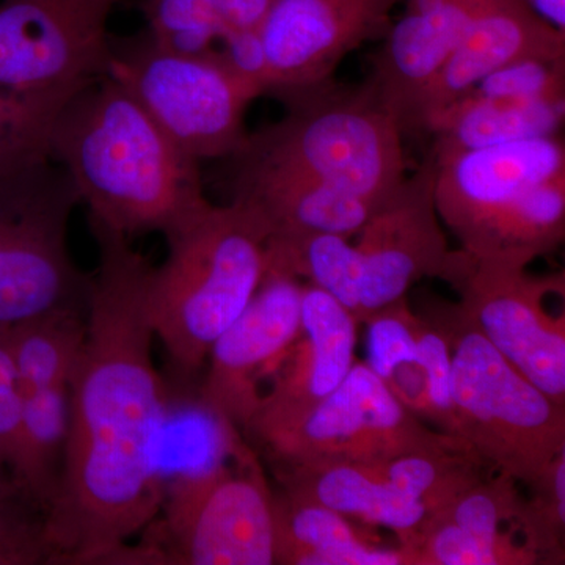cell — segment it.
I'll use <instances>...</instances> for the list:
<instances>
[{"instance_id": "cell-1", "label": "cell", "mask_w": 565, "mask_h": 565, "mask_svg": "<svg viewBox=\"0 0 565 565\" xmlns=\"http://www.w3.org/2000/svg\"><path fill=\"white\" fill-rule=\"evenodd\" d=\"M98 247L84 345L70 384L57 489L44 514L47 564H117L161 511L167 393L145 308L151 264L88 217Z\"/></svg>"}, {"instance_id": "cell-2", "label": "cell", "mask_w": 565, "mask_h": 565, "mask_svg": "<svg viewBox=\"0 0 565 565\" xmlns=\"http://www.w3.org/2000/svg\"><path fill=\"white\" fill-rule=\"evenodd\" d=\"M50 159L70 174L88 217L129 239L148 233L167 237L212 204L200 162L109 76L58 111Z\"/></svg>"}, {"instance_id": "cell-3", "label": "cell", "mask_w": 565, "mask_h": 565, "mask_svg": "<svg viewBox=\"0 0 565 565\" xmlns=\"http://www.w3.org/2000/svg\"><path fill=\"white\" fill-rule=\"evenodd\" d=\"M269 237L262 212L239 199L211 204L166 237L169 255L151 267L145 308L178 373H199L250 303L266 274Z\"/></svg>"}, {"instance_id": "cell-4", "label": "cell", "mask_w": 565, "mask_h": 565, "mask_svg": "<svg viewBox=\"0 0 565 565\" xmlns=\"http://www.w3.org/2000/svg\"><path fill=\"white\" fill-rule=\"evenodd\" d=\"M278 99L286 115L248 132L232 156L234 185L275 178H307L384 203L407 174L403 129L370 81H332Z\"/></svg>"}, {"instance_id": "cell-5", "label": "cell", "mask_w": 565, "mask_h": 565, "mask_svg": "<svg viewBox=\"0 0 565 565\" xmlns=\"http://www.w3.org/2000/svg\"><path fill=\"white\" fill-rule=\"evenodd\" d=\"M437 323L451 348L459 437L487 467L534 486L565 451V407L509 363L459 305Z\"/></svg>"}, {"instance_id": "cell-6", "label": "cell", "mask_w": 565, "mask_h": 565, "mask_svg": "<svg viewBox=\"0 0 565 565\" xmlns=\"http://www.w3.org/2000/svg\"><path fill=\"white\" fill-rule=\"evenodd\" d=\"M81 204L66 170L47 161L0 177V330L63 311H87L92 275L70 250Z\"/></svg>"}, {"instance_id": "cell-7", "label": "cell", "mask_w": 565, "mask_h": 565, "mask_svg": "<svg viewBox=\"0 0 565 565\" xmlns=\"http://www.w3.org/2000/svg\"><path fill=\"white\" fill-rule=\"evenodd\" d=\"M152 522L158 537L148 548L158 564H275L274 492L245 441L228 459L166 484Z\"/></svg>"}, {"instance_id": "cell-8", "label": "cell", "mask_w": 565, "mask_h": 565, "mask_svg": "<svg viewBox=\"0 0 565 565\" xmlns=\"http://www.w3.org/2000/svg\"><path fill=\"white\" fill-rule=\"evenodd\" d=\"M195 161L232 158L248 132L245 111L259 93L226 66L218 51L163 50L148 32L110 35L107 74Z\"/></svg>"}, {"instance_id": "cell-9", "label": "cell", "mask_w": 565, "mask_h": 565, "mask_svg": "<svg viewBox=\"0 0 565 565\" xmlns=\"http://www.w3.org/2000/svg\"><path fill=\"white\" fill-rule=\"evenodd\" d=\"M252 438L274 467L374 463L412 452L471 448L407 411L364 362L353 363L341 385L307 414Z\"/></svg>"}, {"instance_id": "cell-10", "label": "cell", "mask_w": 565, "mask_h": 565, "mask_svg": "<svg viewBox=\"0 0 565 565\" xmlns=\"http://www.w3.org/2000/svg\"><path fill=\"white\" fill-rule=\"evenodd\" d=\"M117 0H2L0 95L57 117L107 74Z\"/></svg>"}, {"instance_id": "cell-11", "label": "cell", "mask_w": 565, "mask_h": 565, "mask_svg": "<svg viewBox=\"0 0 565 565\" xmlns=\"http://www.w3.org/2000/svg\"><path fill=\"white\" fill-rule=\"evenodd\" d=\"M523 264L476 258L457 250L446 281L460 294L459 307L509 363L565 407V313L545 307L564 294V275L533 277Z\"/></svg>"}, {"instance_id": "cell-12", "label": "cell", "mask_w": 565, "mask_h": 565, "mask_svg": "<svg viewBox=\"0 0 565 565\" xmlns=\"http://www.w3.org/2000/svg\"><path fill=\"white\" fill-rule=\"evenodd\" d=\"M302 281L266 269L243 313L212 345L200 404L244 433L300 333Z\"/></svg>"}, {"instance_id": "cell-13", "label": "cell", "mask_w": 565, "mask_h": 565, "mask_svg": "<svg viewBox=\"0 0 565 565\" xmlns=\"http://www.w3.org/2000/svg\"><path fill=\"white\" fill-rule=\"evenodd\" d=\"M435 161L429 154L356 234L363 270L362 323L407 296L424 277H448L449 247L435 206Z\"/></svg>"}, {"instance_id": "cell-14", "label": "cell", "mask_w": 565, "mask_h": 565, "mask_svg": "<svg viewBox=\"0 0 565 565\" xmlns=\"http://www.w3.org/2000/svg\"><path fill=\"white\" fill-rule=\"evenodd\" d=\"M404 0H277L264 21L266 95L275 98L332 81L367 41L384 40Z\"/></svg>"}, {"instance_id": "cell-15", "label": "cell", "mask_w": 565, "mask_h": 565, "mask_svg": "<svg viewBox=\"0 0 565 565\" xmlns=\"http://www.w3.org/2000/svg\"><path fill=\"white\" fill-rule=\"evenodd\" d=\"M434 161L438 215L462 250L476 255L516 199L539 182L565 173V147L559 136L537 137L434 156Z\"/></svg>"}, {"instance_id": "cell-16", "label": "cell", "mask_w": 565, "mask_h": 565, "mask_svg": "<svg viewBox=\"0 0 565 565\" xmlns=\"http://www.w3.org/2000/svg\"><path fill=\"white\" fill-rule=\"evenodd\" d=\"M356 323L330 294L303 285L299 337L245 427L248 437L300 418L341 385L355 363Z\"/></svg>"}, {"instance_id": "cell-17", "label": "cell", "mask_w": 565, "mask_h": 565, "mask_svg": "<svg viewBox=\"0 0 565 565\" xmlns=\"http://www.w3.org/2000/svg\"><path fill=\"white\" fill-rule=\"evenodd\" d=\"M525 57L565 58V32L542 20L523 0H478L463 39L416 107L412 131L427 125L476 84Z\"/></svg>"}, {"instance_id": "cell-18", "label": "cell", "mask_w": 565, "mask_h": 565, "mask_svg": "<svg viewBox=\"0 0 565 565\" xmlns=\"http://www.w3.org/2000/svg\"><path fill=\"white\" fill-rule=\"evenodd\" d=\"M478 0H404L374 57L370 82L403 132L412 131L416 107L473 20Z\"/></svg>"}, {"instance_id": "cell-19", "label": "cell", "mask_w": 565, "mask_h": 565, "mask_svg": "<svg viewBox=\"0 0 565 565\" xmlns=\"http://www.w3.org/2000/svg\"><path fill=\"white\" fill-rule=\"evenodd\" d=\"M282 492L327 505L351 520L384 526L404 550L414 545L427 520L426 505L397 489L377 462L275 467Z\"/></svg>"}, {"instance_id": "cell-20", "label": "cell", "mask_w": 565, "mask_h": 565, "mask_svg": "<svg viewBox=\"0 0 565 565\" xmlns=\"http://www.w3.org/2000/svg\"><path fill=\"white\" fill-rule=\"evenodd\" d=\"M275 564L415 565L403 546H385L327 505L274 492Z\"/></svg>"}, {"instance_id": "cell-21", "label": "cell", "mask_w": 565, "mask_h": 565, "mask_svg": "<svg viewBox=\"0 0 565 565\" xmlns=\"http://www.w3.org/2000/svg\"><path fill=\"white\" fill-rule=\"evenodd\" d=\"M233 199L262 212L274 234L329 233L356 236L375 211V203L344 189L307 178H275L234 185Z\"/></svg>"}, {"instance_id": "cell-22", "label": "cell", "mask_w": 565, "mask_h": 565, "mask_svg": "<svg viewBox=\"0 0 565 565\" xmlns=\"http://www.w3.org/2000/svg\"><path fill=\"white\" fill-rule=\"evenodd\" d=\"M565 102H504L463 96L427 125L435 158L516 140L559 136Z\"/></svg>"}, {"instance_id": "cell-23", "label": "cell", "mask_w": 565, "mask_h": 565, "mask_svg": "<svg viewBox=\"0 0 565 565\" xmlns=\"http://www.w3.org/2000/svg\"><path fill=\"white\" fill-rule=\"evenodd\" d=\"M267 269L307 280L333 297L360 323L363 270L348 237L329 233L274 234L267 241Z\"/></svg>"}, {"instance_id": "cell-24", "label": "cell", "mask_w": 565, "mask_h": 565, "mask_svg": "<svg viewBox=\"0 0 565 565\" xmlns=\"http://www.w3.org/2000/svg\"><path fill=\"white\" fill-rule=\"evenodd\" d=\"M565 173L539 182L516 199L487 234L476 258L527 266L564 243Z\"/></svg>"}, {"instance_id": "cell-25", "label": "cell", "mask_w": 565, "mask_h": 565, "mask_svg": "<svg viewBox=\"0 0 565 565\" xmlns=\"http://www.w3.org/2000/svg\"><path fill=\"white\" fill-rule=\"evenodd\" d=\"M367 326V366L407 411L427 423V375L418 341L416 315L407 299L371 316Z\"/></svg>"}, {"instance_id": "cell-26", "label": "cell", "mask_w": 565, "mask_h": 565, "mask_svg": "<svg viewBox=\"0 0 565 565\" xmlns=\"http://www.w3.org/2000/svg\"><path fill=\"white\" fill-rule=\"evenodd\" d=\"M415 565H534L539 557L514 534L479 535L444 519H429L407 550Z\"/></svg>"}, {"instance_id": "cell-27", "label": "cell", "mask_w": 565, "mask_h": 565, "mask_svg": "<svg viewBox=\"0 0 565 565\" xmlns=\"http://www.w3.org/2000/svg\"><path fill=\"white\" fill-rule=\"evenodd\" d=\"M136 7L154 43L178 54H215L232 32L211 0H137Z\"/></svg>"}, {"instance_id": "cell-28", "label": "cell", "mask_w": 565, "mask_h": 565, "mask_svg": "<svg viewBox=\"0 0 565 565\" xmlns=\"http://www.w3.org/2000/svg\"><path fill=\"white\" fill-rule=\"evenodd\" d=\"M530 489L533 494L523 500L515 531L522 534V544L539 557V564H564L565 451Z\"/></svg>"}, {"instance_id": "cell-29", "label": "cell", "mask_w": 565, "mask_h": 565, "mask_svg": "<svg viewBox=\"0 0 565 565\" xmlns=\"http://www.w3.org/2000/svg\"><path fill=\"white\" fill-rule=\"evenodd\" d=\"M522 503L515 479L498 471L493 478L484 476L465 489L430 519L448 520L470 533L493 537L508 533L503 525H511L515 531Z\"/></svg>"}, {"instance_id": "cell-30", "label": "cell", "mask_w": 565, "mask_h": 565, "mask_svg": "<svg viewBox=\"0 0 565 565\" xmlns=\"http://www.w3.org/2000/svg\"><path fill=\"white\" fill-rule=\"evenodd\" d=\"M465 96L504 102H565V58H520L493 71Z\"/></svg>"}, {"instance_id": "cell-31", "label": "cell", "mask_w": 565, "mask_h": 565, "mask_svg": "<svg viewBox=\"0 0 565 565\" xmlns=\"http://www.w3.org/2000/svg\"><path fill=\"white\" fill-rule=\"evenodd\" d=\"M54 120L28 104L0 95V177L50 159Z\"/></svg>"}, {"instance_id": "cell-32", "label": "cell", "mask_w": 565, "mask_h": 565, "mask_svg": "<svg viewBox=\"0 0 565 565\" xmlns=\"http://www.w3.org/2000/svg\"><path fill=\"white\" fill-rule=\"evenodd\" d=\"M416 341L427 375V424L440 433L459 437L455 403L451 394V348L437 322L416 316Z\"/></svg>"}, {"instance_id": "cell-33", "label": "cell", "mask_w": 565, "mask_h": 565, "mask_svg": "<svg viewBox=\"0 0 565 565\" xmlns=\"http://www.w3.org/2000/svg\"><path fill=\"white\" fill-rule=\"evenodd\" d=\"M0 457H2L7 468H9L21 492L25 494L22 393L9 330H0ZM25 497H28V494H25Z\"/></svg>"}, {"instance_id": "cell-34", "label": "cell", "mask_w": 565, "mask_h": 565, "mask_svg": "<svg viewBox=\"0 0 565 565\" xmlns=\"http://www.w3.org/2000/svg\"><path fill=\"white\" fill-rule=\"evenodd\" d=\"M43 523L33 505L0 509V565L47 564Z\"/></svg>"}, {"instance_id": "cell-35", "label": "cell", "mask_w": 565, "mask_h": 565, "mask_svg": "<svg viewBox=\"0 0 565 565\" xmlns=\"http://www.w3.org/2000/svg\"><path fill=\"white\" fill-rule=\"evenodd\" d=\"M223 24L232 32H259L277 0H211Z\"/></svg>"}, {"instance_id": "cell-36", "label": "cell", "mask_w": 565, "mask_h": 565, "mask_svg": "<svg viewBox=\"0 0 565 565\" xmlns=\"http://www.w3.org/2000/svg\"><path fill=\"white\" fill-rule=\"evenodd\" d=\"M22 504L33 505L31 501H29V498L21 492L20 487L17 486L13 476H11L9 471V468H7V465L3 463L2 457H0V509L13 508V505ZM33 508H35V505H33Z\"/></svg>"}, {"instance_id": "cell-37", "label": "cell", "mask_w": 565, "mask_h": 565, "mask_svg": "<svg viewBox=\"0 0 565 565\" xmlns=\"http://www.w3.org/2000/svg\"><path fill=\"white\" fill-rule=\"evenodd\" d=\"M542 20L565 32V0H523Z\"/></svg>"}]
</instances>
